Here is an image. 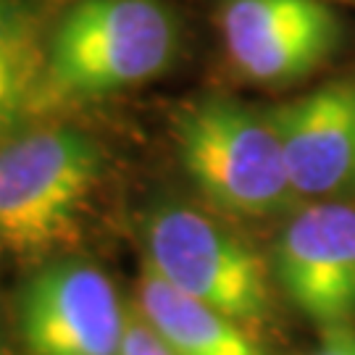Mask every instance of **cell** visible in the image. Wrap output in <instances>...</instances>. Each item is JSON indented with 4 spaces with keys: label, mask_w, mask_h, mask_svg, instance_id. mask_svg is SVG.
I'll return each mask as SVG.
<instances>
[{
    "label": "cell",
    "mask_w": 355,
    "mask_h": 355,
    "mask_svg": "<svg viewBox=\"0 0 355 355\" xmlns=\"http://www.w3.org/2000/svg\"><path fill=\"white\" fill-rule=\"evenodd\" d=\"M0 350H3V324H0Z\"/></svg>",
    "instance_id": "cell-13"
},
{
    "label": "cell",
    "mask_w": 355,
    "mask_h": 355,
    "mask_svg": "<svg viewBox=\"0 0 355 355\" xmlns=\"http://www.w3.org/2000/svg\"><path fill=\"white\" fill-rule=\"evenodd\" d=\"M132 305L174 355H271L253 327L174 290L145 263Z\"/></svg>",
    "instance_id": "cell-9"
},
{
    "label": "cell",
    "mask_w": 355,
    "mask_h": 355,
    "mask_svg": "<svg viewBox=\"0 0 355 355\" xmlns=\"http://www.w3.org/2000/svg\"><path fill=\"white\" fill-rule=\"evenodd\" d=\"M216 24L234 69L261 85L303 79L343 40L324 0H218Z\"/></svg>",
    "instance_id": "cell-7"
},
{
    "label": "cell",
    "mask_w": 355,
    "mask_h": 355,
    "mask_svg": "<svg viewBox=\"0 0 355 355\" xmlns=\"http://www.w3.org/2000/svg\"><path fill=\"white\" fill-rule=\"evenodd\" d=\"M105 171L85 129L35 121L0 140V261L40 266L71 253Z\"/></svg>",
    "instance_id": "cell-1"
},
{
    "label": "cell",
    "mask_w": 355,
    "mask_h": 355,
    "mask_svg": "<svg viewBox=\"0 0 355 355\" xmlns=\"http://www.w3.org/2000/svg\"><path fill=\"white\" fill-rule=\"evenodd\" d=\"M177 53L179 19L166 0H76L48 37L37 121L140 87L168 71Z\"/></svg>",
    "instance_id": "cell-2"
},
{
    "label": "cell",
    "mask_w": 355,
    "mask_h": 355,
    "mask_svg": "<svg viewBox=\"0 0 355 355\" xmlns=\"http://www.w3.org/2000/svg\"><path fill=\"white\" fill-rule=\"evenodd\" d=\"M171 135L184 174L218 211L268 218L300 203L271 111L205 95L179 108Z\"/></svg>",
    "instance_id": "cell-3"
},
{
    "label": "cell",
    "mask_w": 355,
    "mask_h": 355,
    "mask_svg": "<svg viewBox=\"0 0 355 355\" xmlns=\"http://www.w3.org/2000/svg\"><path fill=\"white\" fill-rule=\"evenodd\" d=\"M145 266L174 290L248 327L271 313V266L250 242L192 203L166 200L142 227Z\"/></svg>",
    "instance_id": "cell-4"
},
{
    "label": "cell",
    "mask_w": 355,
    "mask_h": 355,
    "mask_svg": "<svg viewBox=\"0 0 355 355\" xmlns=\"http://www.w3.org/2000/svg\"><path fill=\"white\" fill-rule=\"evenodd\" d=\"M311 355H355V329L340 327L321 331V343Z\"/></svg>",
    "instance_id": "cell-12"
},
{
    "label": "cell",
    "mask_w": 355,
    "mask_h": 355,
    "mask_svg": "<svg viewBox=\"0 0 355 355\" xmlns=\"http://www.w3.org/2000/svg\"><path fill=\"white\" fill-rule=\"evenodd\" d=\"M268 111L300 203L355 190V76L324 82Z\"/></svg>",
    "instance_id": "cell-8"
},
{
    "label": "cell",
    "mask_w": 355,
    "mask_h": 355,
    "mask_svg": "<svg viewBox=\"0 0 355 355\" xmlns=\"http://www.w3.org/2000/svg\"><path fill=\"white\" fill-rule=\"evenodd\" d=\"M0 355H6V350H0Z\"/></svg>",
    "instance_id": "cell-14"
},
{
    "label": "cell",
    "mask_w": 355,
    "mask_h": 355,
    "mask_svg": "<svg viewBox=\"0 0 355 355\" xmlns=\"http://www.w3.org/2000/svg\"><path fill=\"white\" fill-rule=\"evenodd\" d=\"M51 29L37 0H0V140L37 121Z\"/></svg>",
    "instance_id": "cell-10"
},
{
    "label": "cell",
    "mask_w": 355,
    "mask_h": 355,
    "mask_svg": "<svg viewBox=\"0 0 355 355\" xmlns=\"http://www.w3.org/2000/svg\"><path fill=\"white\" fill-rule=\"evenodd\" d=\"M121 355H174V353H171V350H168V347L155 337V331L142 321L140 313H137V311H135V305H132L127 340H124Z\"/></svg>",
    "instance_id": "cell-11"
},
{
    "label": "cell",
    "mask_w": 355,
    "mask_h": 355,
    "mask_svg": "<svg viewBox=\"0 0 355 355\" xmlns=\"http://www.w3.org/2000/svg\"><path fill=\"white\" fill-rule=\"evenodd\" d=\"M129 316L105 268L74 253L32 266L13 297L26 355H121Z\"/></svg>",
    "instance_id": "cell-5"
},
{
    "label": "cell",
    "mask_w": 355,
    "mask_h": 355,
    "mask_svg": "<svg viewBox=\"0 0 355 355\" xmlns=\"http://www.w3.org/2000/svg\"><path fill=\"white\" fill-rule=\"evenodd\" d=\"M277 287L321 331L355 321V208L305 203L284 221L271 253Z\"/></svg>",
    "instance_id": "cell-6"
}]
</instances>
